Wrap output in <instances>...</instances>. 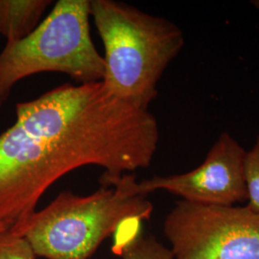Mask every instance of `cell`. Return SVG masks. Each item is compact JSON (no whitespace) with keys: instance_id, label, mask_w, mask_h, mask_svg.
I'll list each match as a JSON object with an SVG mask.
<instances>
[{"instance_id":"cell-2","label":"cell","mask_w":259,"mask_h":259,"mask_svg":"<svg viewBox=\"0 0 259 259\" xmlns=\"http://www.w3.org/2000/svg\"><path fill=\"white\" fill-rule=\"evenodd\" d=\"M99 182L100 188L93 194L60 193L10 232L24 237L37 256L90 259L124 223L150 220L153 204L139 192L133 173L116 179L101 176Z\"/></svg>"},{"instance_id":"cell-5","label":"cell","mask_w":259,"mask_h":259,"mask_svg":"<svg viewBox=\"0 0 259 259\" xmlns=\"http://www.w3.org/2000/svg\"><path fill=\"white\" fill-rule=\"evenodd\" d=\"M163 232L174 259H259V214L246 206L179 201Z\"/></svg>"},{"instance_id":"cell-4","label":"cell","mask_w":259,"mask_h":259,"mask_svg":"<svg viewBox=\"0 0 259 259\" xmlns=\"http://www.w3.org/2000/svg\"><path fill=\"white\" fill-rule=\"evenodd\" d=\"M91 0H60L27 37L7 42L0 53V108L15 84L44 72L70 76L80 83L102 81L103 56L90 27Z\"/></svg>"},{"instance_id":"cell-1","label":"cell","mask_w":259,"mask_h":259,"mask_svg":"<svg viewBox=\"0 0 259 259\" xmlns=\"http://www.w3.org/2000/svg\"><path fill=\"white\" fill-rule=\"evenodd\" d=\"M158 141L156 117L111 95L102 81L18 103L15 123L0 134V225L19 228L47 189L77 168L101 167L111 179L147 168Z\"/></svg>"},{"instance_id":"cell-3","label":"cell","mask_w":259,"mask_h":259,"mask_svg":"<svg viewBox=\"0 0 259 259\" xmlns=\"http://www.w3.org/2000/svg\"><path fill=\"white\" fill-rule=\"evenodd\" d=\"M91 17L105 48L106 90L148 110L161 76L185 46L183 31L168 19L115 0H91Z\"/></svg>"},{"instance_id":"cell-6","label":"cell","mask_w":259,"mask_h":259,"mask_svg":"<svg viewBox=\"0 0 259 259\" xmlns=\"http://www.w3.org/2000/svg\"><path fill=\"white\" fill-rule=\"evenodd\" d=\"M245 156L240 143L229 133H223L201 165L183 174L143 180L139 182V192L148 195L164 190L186 202L215 206L247 202Z\"/></svg>"},{"instance_id":"cell-9","label":"cell","mask_w":259,"mask_h":259,"mask_svg":"<svg viewBox=\"0 0 259 259\" xmlns=\"http://www.w3.org/2000/svg\"><path fill=\"white\" fill-rule=\"evenodd\" d=\"M248 204L245 206L259 214V134L253 146L246 151L244 162Z\"/></svg>"},{"instance_id":"cell-11","label":"cell","mask_w":259,"mask_h":259,"mask_svg":"<svg viewBox=\"0 0 259 259\" xmlns=\"http://www.w3.org/2000/svg\"><path fill=\"white\" fill-rule=\"evenodd\" d=\"M251 5L259 11V0H252Z\"/></svg>"},{"instance_id":"cell-10","label":"cell","mask_w":259,"mask_h":259,"mask_svg":"<svg viewBox=\"0 0 259 259\" xmlns=\"http://www.w3.org/2000/svg\"><path fill=\"white\" fill-rule=\"evenodd\" d=\"M27 240L9 230L0 232V259H36Z\"/></svg>"},{"instance_id":"cell-8","label":"cell","mask_w":259,"mask_h":259,"mask_svg":"<svg viewBox=\"0 0 259 259\" xmlns=\"http://www.w3.org/2000/svg\"><path fill=\"white\" fill-rule=\"evenodd\" d=\"M143 222L133 219L124 223L114 233L112 250L122 259H174L167 249L153 235H144Z\"/></svg>"},{"instance_id":"cell-7","label":"cell","mask_w":259,"mask_h":259,"mask_svg":"<svg viewBox=\"0 0 259 259\" xmlns=\"http://www.w3.org/2000/svg\"><path fill=\"white\" fill-rule=\"evenodd\" d=\"M51 3L49 0H0V35L7 42L27 37L40 23Z\"/></svg>"},{"instance_id":"cell-12","label":"cell","mask_w":259,"mask_h":259,"mask_svg":"<svg viewBox=\"0 0 259 259\" xmlns=\"http://www.w3.org/2000/svg\"><path fill=\"white\" fill-rule=\"evenodd\" d=\"M3 231H7V229L3 225H0V232H3Z\"/></svg>"}]
</instances>
